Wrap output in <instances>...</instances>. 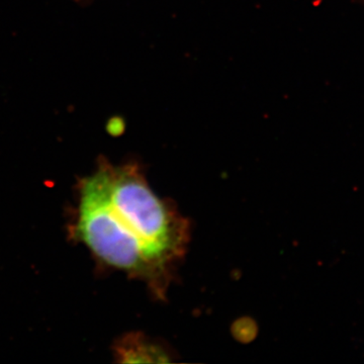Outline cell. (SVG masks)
<instances>
[{"label": "cell", "mask_w": 364, "mask_h": 364, "mask_svg": "<svg viewBox=\"0 0 364 364\" xmlns=\"http://www.w3.org/2000/svg\"><path fill=\"white\" fill-rule=\"evenodd\" d=\"M114 356L119 363H167L169 353L162 345L135 333L124 336L114 346Z\"/></svg>", "instance_id": "7a4b0ae2"}, {"label": "cell", "mask_w": 364, "mask_h": 364, "mask_svg": "<svg viewBox=\"0 0 364 364\" xmlns=\"http://www.w3.org/2000/svg\"><path fill=\"white\" fill-rule=\"evenodd\" d=\"M77 235L107 267L143 280L156 298V277L142 249L127 234L107 198L100 172L81 184Z\"/></svg>", "instance_id": "6da1fadb"}]
</instances>
